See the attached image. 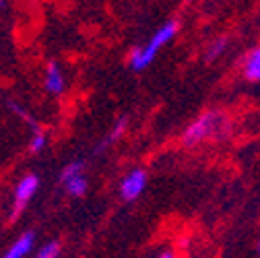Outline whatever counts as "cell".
<instances>
[{
	"instance_id": "cell-1",
	"label": "cell",
	"mask_w": 260,
	"mask_h": 258,
	"mask_svg": "<svg viewBox=\"0 0 260 258\" xmlns=\"http://www.w3.org/2000/svg\"><path fill=\"white\" fill-rule=\"evenodd\" d=\"M232 133V122L223 110H205L197 120L186 126L182 133L184 147H199L203 143L227 139Z\"/></svg>"
},
{
	"instance_id": "cell-2",
	"label": "cell",
	"mask_w": 260,
	"mask_h": 258,
	"mask_svg": "<svg viewBox=\"0 0 260 258\" xmlns=\"http://www.w3.org/2000/svg\"><path fill=\"white\" fill-rule=\"evenodd\" d=\"M178 29H180L178 21H168L164 27H159L155 31L145 46H137V48L130 50V58H128L130 69H133L135 73H141V71H145L149 67V64H153L157 54L176 38Z\"/></svg>"
},
{
	"instance_id": "cell-3",
	"label": "cell",
	"mask_w": 260,
	"mask_h": 258,
	"mask_svg": "<svg viewBox=\"0 0 260 258\" xmlns=\"http://www.w3.org/2000/svg\"><path fill=\"white\" fill-rule=\"evenodd\" d=\"M58 182L71 199H83L89 188V180L85 176V164L81 159H75L71 164H67L58 176Z\"/></svg>"
},
{
	"instance_id": "cell-4",
	"label": "cell",
	"mask_w": 260,
	"mask_h": 258,
	"mask_svg": "<svg viewBox=\"0 0 260 258\" xmlns=\"http://www.w3.org/2000/svg\"><path fill=\"white\" fill-rule=\"evenodd\" d=\"M38 188H40V176L36 172H29L25 174L13 192V205H11V221H15L17 217H21V213L27 209L29 201L38 195Z\"/></svg>"
},
{
	"instance_id": "cell-5",
	"label": "cell",
	"mask_w": 260,
	"mask_h": 258,
	"mask_svg": "<svg viewBox=\"0 0 260 258\" xmlns=\"http://www.w3.org/2000/svg\"><path fill=\"white\" fill-rule=\"evenodd\" d=\"M147 182H149V174H147L143 168L130 170V172L122 178L120 188H118L122 201H126V203H135V201L143 195V192H145Z\"/></svg>"
},
{
	"instance_id": "cell-6",
	"label": "cell",
	"mask_w": 260,
	"mask_h": 258,
	"mask_svg": "<svg viewBox=\"0 0 260 258\" xmlns=\"http://www.w3.org/2000/svg\"><path fill=\"white\" fill-rule=\"evenodd\" d=\"M44 89L54 95V98H58V95H62L64 91H67V77H64V71L58 62H48L46 64V73H44Z\"/></svg>"
},
{
	"instance_id": "cell-7",
	"label": "cell",
	"mask_w": 260,
	"mask_h": 258,
	"mask_svg": "<svg viewBox=\"0 0 260 258\" xmlns=\"http://www.w3.org/2000/svg\"><path fill=\"white\" fill-rule=\"evenodd\" d=\"M128 120H130V118L124 114V116H120V118L114 122V126L110 128V133H108V135H106V137L100 141V145L95 147V155H100V153L108 151L112 145H116V143H118V141L124 137V133L128 131Z\"/></svg>"
},
{
	"instance_id": "cell-8",
	"label": "cell",
	"mask_w": 260,
	"mask_h": 258,
	"mask_svg": "<svg viewBox=\"0 0 260 258\" xmlns=\"http://www.w3.org/2000/svg\"><path fill=\"white\" fill-rule=\"evenodd\" d=\"M242 75L246 81L250 83H258L260 81V48L254 46L244 54L242 60Z\"/></svg>"
},
{
	"instance_id": "cell-9",
	"label": "cell",
	"mask_w": 260,
	"mask_h": 258,
	"mask_svg": "<svg viewBox=\"0 0 260 258\" xmlns=\"http://www.w3.org/2000/svg\"><path fill=\"white\" fill-rule=\"evenodd\" d=\"M36 244V234L34 232H25L17 238V242L3 254V258H25L27 254H31Z\"/></svg>"
},
{
	"instance_id": "cell-10",
	"label": "cell",
	"mask_w": 260,
	"mask_h": 258,
	"mask_svg": "<svg viewBox=\"0 0 260 258\" xmlns=\"http://www.w3.org/2000/svg\"><path fill=\"white\" fill-rule=\"evenodd\" d=\"M227 50H230V38H227V36H219V38H215V40L207 46L205 60H207V62H215V60H219Z\"/></svg>"
},
{
	"instance_id": "cell-11",
	"label": "cell",
	"mask_w": 260,
	"mask_h": 258,
	"mask_svg": "<svg viewBox=\"0 0 260 258\" xmlns=\"http://www.w3.org/2000/svg\"><path fill=\"white\" fill-rule=\"evenodd\" d=\"M46 147H48V137H46V133L42 131L40 126L34 128V133H31V141H29V153L38 155V153H42Z\"/></svg>"
},
{
	"instance_id": "cell-12",
	"label": "cell",
	"mask_w": 260,
	"mask_h": 258,
	"mask_svg": "<svg viewBox=\"0 0 260 258\" xmlns=\"http://www.w3.org/2000/svg\"><path fill=\"white\" fill-rule=\"evenodd\" d=\"M60 254H62V244L58 240H52L36 252V258H60Z\"/></svg>"
},
{
	"instance_id": "cell-13",
	"label": "cell",
	"mask_w": 260,
	"mask_h": 258,
	"mask_svg": "<svg viewBox=\"0 0 260 258\" xmlns=\"http://www.w3.org/2000/svg\"><path fill=\"white\" fill-rule=\"evenodd\" d=\"M9 110L15 114V116H19L23 122H27L31 128H38V124H36V118H31V114L21 106V104H17L15 100H9Z\"/></svg>"
},
{
	"instance_id": "cell-14",
	"label": "cell",
	"mask_w": 260,
	"mask_h": 258,
	"mask_svg": "<svg viewBox=\"0 0 260 258\" xmlns=\"http://www.w3.org/2000/svg\"><path fill=\"white\" fill-rule=\"evenodd\" d=\"M159 258H178V256H176L174 252H170V250H168V252H164V254H161Z\"/></svg>"
},
{
	"instance_id": "cell-15",
	"label": "cell",
	"mask_w": 260,
	"mask_h": 258,
	"mask_svg": "<svg viewBox=\"0 0 260 258\" xmlns=\"http://www.w3.org/2000/svg\"><path fill=\"white\" fill-rule=\"evenodd\" d=\"M3 7H7V0H0V9H3Z\"/></svg>"
}]
</instances>
